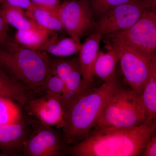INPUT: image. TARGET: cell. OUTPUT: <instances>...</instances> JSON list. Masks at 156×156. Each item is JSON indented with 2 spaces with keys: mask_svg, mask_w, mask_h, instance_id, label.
Returning <instances> with one entry per match:
<instances>
[{
  "mask_svg": "<svg viewBox=\"0 0 156 156\" xmlns=\"http://www.w3.org/2000/svg\"><path fill=\"white\" fill-rule=\"evenodd\" d=\"M156 129L154 121L134 127L92 130L80 142L67 146L62 155L141 156Z\"/></svg>",
  "mask_w": 156,
  "mask_h": 156,
  "instance_id": "1",
  "label": "cell"
},
{
  "mask_svg": "<svg viewBox=\"0 0 156 156\" xmlns=\"http://www.w3.org/2000/svg\"><path fill=\"white\" fill-rule=\"evenodd\" d=\"M122 85L116 75L98 88L85 91L64 114L62 128L67 146L80 142L90 133L105 105Z\"/></svg>",
  "mask_w": 156,
  "mask_h": 156,
  "instance_id": "2",
  "label": "cell"
},
{
  "mask_svg": "<svg viewBox=\"0 0 156 156\" xmlns=\"http://www.w3.org/2000/svg\"><path fill=\"white\" fill-rule=\"evenodd\" d=\"M0 67L38 92L51 73V59L46 52L27 48L8 38L0 46Z\"/></svg>",
  "mask_w": 156,
  "mask_h": 156,
  "instance_id": "3",
  "label": "cell"
},
{
  "mask_svg": "<svg viewBox=\"0 0 156 156\" xmlns=\"http://www.w3.org/2000/svg\"><path fill=\"white\" fill-rule=\"evenodd\" d=\"M146 119L140 92L122 85L105 105L92 131L134 127L145 123Z\"/></svg>",
  "mask_w": 156,
  "mask_h": 156,
  "instance_id": "4",
  "label": "cell"
},
{
  "mask_svg": "<svg viewBox=\"0 0 156 156\" xmlns=\"http://www.w3.org/2000/svg\"><path fill=\"white\" fill-rule=\"evenodd\" d=\"M105 36L108 48L125 47L144 53H155L156 9L146 11L129 28Z\"/></svg>",
  "mask_w": 156,
  "mask_h": 156,
  "instance_id": "5",
  "label": "cell"
},
{
  "mask_svg": "<svg viewBox=\"0 0 156 156\" xmlns=\"http://www.w3.org/2000/svg\"><path fill=\"white\" fill-rule=\"evenodd\" d=\"M156 0H131L115 6L99 17L95 32L106 36L131 27L146 11L156 9Z\"/></svg>",
  "mask_w": 156,
  "mask_h": 156,
  "instance_id": "6",
  "label": "cell"
},
{
  "mask_svg": "<svg viewBox=\"0 0 156 156\" xmlns=\"http://www.w3.org/2000/svg\"><path fill=\"white\" fill-rule=\"evenodd\" d=\"M112 48L119 51L121 69L128 86L141 92L152 73L156 71V53H144L125 47Z\"/></svg>",
  "mask_w": 156,
  "mask_h": 156,
  "instance_id": "7",
  "label": "cell"
},
{
  "mask_svg": "<svg viewBox=\"0 0 156 156\" xmlns=\"http://www.w3.org/2000/svg\"><path fill=\"white\" fill-rule=\"evenodd\" d=\"M67 146L59 131L31 119L30 131L23 146L22 155H62Z\"/></svg>",
  "mask_w": 156,
  "mask_h": 156,
  "instance_id": "8",
  "label": "cell"
},
{
  "mask_svg": "<svg viewBox=\"0 0 156 156\" xmlns=\"http://www.w3.org/2000/svg\"><path fill=\"white\" fill-rule=\"evenodd\" d=\"M51 71L63 81L65 93L62 100L64 112L84 93L83 73L79 56L51 59Z\"/></svg>",
  "mask_w": 156,
  "mask_h": 156,
  "instance_id": "9",
  "label": "cell"
},
{
  "mask_svg": "<svg viewBox=\"0 0 156 156\" xmlns=\"http://www.w3.org/2000/svg\"><path fill=\"white\" fill-rule=\"evenodd\" d=\"M63 29L78 43L91 27L92 11L86 0H70L61 3L57 11Z\"/></svg>",
  "mask_w": 156,
  "mask_h": 156,
  "instance_id": "10",
  "label": "cell"
},
{
  "mask_svg": "<svg viewBox=\"0 0 156 156\" xmlns=\"http://www.w3.org/2000/svg\"><path fill=\"white\" fill-rule=\"evenodd\" d=\"M24 106L28 115L34 117L43 124L58 129L63 127L65 112L59 98L44 93L41 97L32 98Z\"/></svg>",
  "mask_w": 156,
  "mask_h": 156,
  "instance_id": "11",
  "label": "cell"
},
{
  "mask_svg": "<svg viewBox=\"0 0 156 156\" xmlns=\"http://www.w3.org/2000/svg\"><path fill=\"white\" fill-rule=\"evenodd\" d=\"M31 119L22 114L17 122L0 127V153L2 156L22 155L30 131Z\"/></svg>",
  "mask_w": 156,
  "mask_h": 156,
  "instance_id": "12",
  "label": "cell"
},
{
  "mask_svg": "<svg viewBox=\"0 0 156 156\" xmlns=\"http://www.w3.org/2000/svg\"><path fill=\"white\" fill-rule=\"evenodd\" d=\"M103 36L95 32L82 44L79 51V59L83 73L84 92L92 88L94 81V64L99 52V47Z\"/></svg>",
  "mask_w": 156,
  "mask_h": 156,
  "instance_id": "13",
  "label": "cell"
},
{
  "mask_svg": "<svg viewBox=\"0 0 156 156\" xmlns=\"http://www.w3.org/2000/svg\"><path fill=\"white\" fill-rule=\"evenodd\" d=\"M30 90L0 67V100L11 99L24 106L33 97Z\"/></svg>",
  "mask_w": 156,
  "mask_h": 156,
  "instance_id": "14",
  "label": "cell"
},
{
  "mask_svg": "<svg viewBox=\"0 0 156 156\" xmlns=\"http://www.w3.org/2000/svg\"><path fill=\"white\" fill-rule=\"evenodd\" d=\"M82 44L72 37L59 38L54 32L40 51L46 52L58 58H65L79 53Z\"/></svg>",
  "mask_w": 156,
  "mask_h": 156,
  "instance_id": "15",
  "label": "cell"
},
{
  "mask_svg": "<svg viewBox=\"0 0 156 156\" xmlns=\"http://www.w3.org/2000/svg\"><path fill=\"white\" fill-rule=\"evenodd\" d=\"M120 52L115 48H109L108 52L99 51L93 69L94 76L104 83L110 81L115 76L117 63L119 60Z\"/></svg>",
  "mask_w": 156,
  "mask_h": 156,
  "instance_id": "16",
  "label": "cell"
},
{
  "mask_svg": "<svg viewBox=\"0 0 156 156\" xmlns=\"http://www.w3.org/2000/svg\"><path fill=\"white\" fill-rule=\"evenodd\" d=\"M54 32L41 26L32 29L17 30L15 41L27 48L40 51Z\"/></svg>",
  "mask_w": 156,
  "mask_h": 156,
  "instance_id": "17",
  "label": "cell"
},
{
  "mask_svg": "<svg viewBox=\"0 0 156 156\" xmlns=\"http://www.w3.org/2000/svg\"><path fill=\"white\" fill-rule=\"evenodd\" d=\"M25 13L37 25L48 30L56 32L64 30L58 15L53 11L34 5Z\"/></svg>",
  "mask_w": 156,
  "mask_h": 156,
  "instance_id": "18",
  "label": "cell"
},
{
  "mask_svg": "<svg viewBox=\"0 0 156 156\" xmlns=\"http://www.w3.org/2000/svg\"><path fill=\"white\" fill-rule=\"evenodd\" d=\"M0 12L7 23L16 28L17 30H27L40 27L27 16L24 9L1 5Z\"/></svg>",
  "mask_w": 156,
  "mask_h": 156,
  "instance_id": "19",
  "label": "cell"
},
{
  "mask_svg": "<svg viewBox=\"0 0 156 156\" xmlns=\"http://www.w3.org/2000/svg\"><path fill=\"white\" fill-rule=\"evenodd\" d=\"M140 98L146 115V122L156 121V71L150 77L140 92Z\"/></svg>",
  "mask_w": 156,
  "mask_h": 156,
  "instance_id": "20",
  "label": "cell"
},
{
  "mask_svg": "<svg viewBox=\"0 0 156 156\" xmlns=\"http://www.w3.org/2000/svg\"><path fill=\"white\" fill-rule=\"evenodd\" d=\"M17 102L9 99L0 100V127L17 122L22 115Z\"/></svg>",
  "mask_w": 156,
  "mask_h": 156,
  "instance_id": "21",
  "label": "cell"
},
{
  "mask_svg": "<svg viewBox=\"0 0 156 156\" xmlns=\"http://www.w3.org/2000/svg\"><path fill=\"white\" fill-rule=\"evenodd\" d=\"M40 92L55 95L59 98L62 102L65 93V86L63 81L51 71L49 75L39 88L38 92Z\"/></svg>",
  "mask_w": 156,
  "mask_h": 156,
  "instance_id": "22",
  "label": "cell"
},
{
  "mask_svg": "<svg viewBox=\"0 0 156 156\" xmlns=\"http://www.w3.org/2000/svg\"><path fill=\"white\" fill-rule=\"evenodd\" d=\"M131 0H90L92 11L97 16H101L109 9Z\"/></svg>",
  "mask_w": 156,
  "mask_h": 156,
  "instance_id": "23",
  "label": "cell"
},
{
  "mask_svg": "<svg viewBox=\"0 0 156 156\" xmlns=\"http://www.w3.org/2000/svg\"><path fill=\"white\" fill-rule=\"evenodd\" d=\"M34 5L48 9L57 14L61 3L60 0H30Z\"/></svg>",
  "mask_w": 156,
  "mask_h": 156,
  "instance_id": "24",
  "label": "cell"
},
{
  "mask_svg": "<svg viewBox=\"0 0 156 156\" xmlns=\"http://www.w3.org/2000/svg\"><path fill=\"white\" fill-rule=\"evenodd\" d=\"M0 5L17 7L26 11L34 6L30 0H0Z\"/></svg>",
  "mask_w": 156,
  "mask_h": 156,
  "instance_id": "25",
  "label": "cell"
},
{
  "mask_svg": "<svg viewBox=\"0 0 156 156\" xmlns=\"http://www.w3.org/2000/svg\"><path fill=\"white\" fill-rule=\"evenodd\" d=\"M141 156H156V135L154 134L148 140Z\"/></svg>",
  "mask_w": 156,
  "mask_h": 156,
  "instance_id": "26",
  "label": "cell"
},
{
  "mask_svg": "<svg viewBox=\"0 0 156 156\" xmlns=\"http://www.w3.org/2000/svg\"><path fill=\"white\" fill-rule=\"evenodd\" d=\"M9 25L3 18L0 12V46L3 44L8 38V30Z\"/></svg>",
  "mask_w": 156,
  "mask_h": 156,
  "instance_id": "27",
  "label": "cell"
},
{
  "mask_svg": "<svg viewBox=\"0 0 156 156\" xmlns=\"http://www.w3.org/2000/svg\"><path fill=\"white\" fill-rule=\"evenodd\" d=\"M0 156H2V154H1V153H0Z\"/></svg>",
  "mask_w": 156,
  "mask_h": 156,
  "instance_id": "28",
  "label": "cell"
}]
</instances>
